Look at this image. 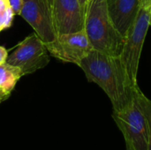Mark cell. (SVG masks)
I'll return each instance as SVG.
<instances>
[{"label":"cell","mask_w":151,"mask_h":150,"mask_svg":"<svg viewBox=\"0 0 151 150\" xmlns=\"http://www.w3.org/2000/svg\"><path fill=\"white\" fill-rule=\"evenodd\" d=\"M112 118L124 136L126 147L131 150H148L146 119L135 97L124 109L113 111Z\"/></svg>","instance_id":"4"},{"label":"cell","mask_w":151,"mask_h":150,"mask_svg":"<svg viewBox=\"0 0 151 150\" xmlns=\"http://www.w3.org/2000/svg\"><path fill=\"white\" fill-rule=\"evenodd\" d=\"M84 30L93 50L111 56H120L125 38L109 15L106 0H88Z\"/></svg>","instance_id":"2"},{"label":"cell","mask_w":151,"mask_h":150,"mask_svg":"<svg viewBox=\"0 0 151 150\" xmlns=\"http://www.w3.org/2000/svg\"><path fill=\"white\" fill-rule=\"evenodd\" d=\"M81 7L83 8V10L86 11V9H87V6H88V0H79Z\"/></svg>","instance_id":"17"},{"label":"cell","mask_w":151,"mask_h":150,"mask_svg":"<svg viewBox=\"0 0 151 150\" xmlns=\"http://www.w3.org/2000/svg\"><path fill=\"white\" fill-rule=\"evenodd\" d=\"M150 27H151V16H150Z\"/></svg>","instance_id":"20"},{"label":"cell","mask_w":151,"mask_h":150,"mask_svg":"<svg viewBox=\"0 0 151 150\" xmlns=\"http://www.w3.org/2000/svg\"><path fill=\"white\" fill-rule=\"evenodd\" d=\"M14 13L12 12L8 0H0V31L12 25Z\"/></svg>","instance_id":"12"},{"label":"cell","mask_w":151,"mask_h":150,"mask_svg":"<svg viewBox=\"0 0 151 150\" xmlns=\"http://www.w3.org/2000/svg\"><path fill=\"white\" fill-rule=\"evenodd\" d=\"M22 76L19 68L7 63L0 65V89L12 93Z\"/></svg>","instance_id":"10"},{"label":"cell","mask_w":151,"mask_h":150,"mask_svg":"<svg viewBox=\"0 0 151 150\" xmlns=\"http://www.w3.org/2000/svg\"><path fill=\"white\" fill-rule=\"evenodd\" d=\"M7 57H8V52H7V50H6L4 47L0 46V65L6 63V59H7Z\"/></svg>","instance_id":"14"},{"label":"cell","mask_w":151,"mask_h":150,"mask_svg":"<svg viewBox=\"0 0 151 150\" xmlns=\"http://www.w3.org/2000/svg\"><path fill=\"white\" fill-rule=\"evenodd\" d=\"M19 16L33 27L43 43L50 42L57 37L52 7L47 0H23Z\"/></svg>","instance_id":"7"},{"label":"cell","mask_w":151,"mask_h":150,"mask_svg":"<svg viewBox=\"0 0 151 150\" xmlns=\"http://www.w3.org/2000/svg\"><path fill=\"white\" fill-rule=\"evenodd\" d=\"M48 2H49V4L51 5V7H52V4H53V0H47Z\"/></svg>","instance_id":"18"},{"label":"cell","mask_w":151,"mask_h":150,"mask_svg":"<svg viewBox=\"0 0 151 150\" xmlns=\"http://www.w3.org/2000/svg\"><path fill=\"white\" fill-rule=\"evenodd\" d=\"M49 62V52L35 33L25 38L6 59L7 64L19 68L23 76L45 67Z\"/></svg>","instance_id":"5"},{"label":"cell","mask_w":151,"mask_h":150,"mask_svg":"<svg viewBox=\"0 0 151 150\" xmlns=\"http://www.w3.org/2000/svg\"><path fill=\"white\" fill-rule=\"evenodd\" d=\"M151 7H141L140 11L129 28L126 37L120 57L126 66L128 76L134 85L137 83L139 63L144 41L150 27Z\"/></svg>","instance_id":"3"},{"label":"cell","mask_w":151,"mask_h":150,"mask_svg":"<svg viewBox=\"0 0 151 150\" xmlns=\"http://www.w3.org/2000/svg\"><path fill=\"white\" fill-rule=\"evenodd\" d=\"M134 97L145 117L148 133V150H151V101L138 87L134 91Z\"/></svg>","instance_id":"11"},{"label":"cell","mask_w":151,"mask_h":150,"mask_svg":"<svg viewBox=\"0 0 151 150\" xmlns=\"http://www.w3.org/2000/svg\"><path fill=\"white\" fill-rule=\"evenodd\" d=\"M141 7H151V0H142Z\"/></svg>","instance_id":"16"},{"label":"cell","mask_w":151,"mask_h":150,"mask_svg":"<svg viewBox=\"0 0 151 150\" xmlns=\"http://www.w3.org/2000/svg\"><path fill=\"white\" fill-rule=\"evenodd\" d=\"M85 12L79 0H53L52 17L57 35L83 30Z\"/></svg>","instance_id":"8"},{"label":"cell","mask_w":151,"mask_h":150,"mask_svg":"<svg viewBox=\"0 0 151 150\" xmlns=\"http://www.w3.org/2000/svg\"><path fill=\"white\" fill-rule=\"evenodd\" d=\"M87 79L98 85L109 97L113 111L127 106L134 98L139 87L128 76L120 56H111L92 50L79 64Z\"/></svg>","instance_id":"1"},{"label":"cell","mask_w":151,"mask_h":150,"mask_svg":"<svg viewBox=\"0 0 151 150\" xmlns=\"http://www.w3.org/2000/svg\"><path fill=\"white\" fill-rule=\"evenodd\" d=\"M126 149H127V150H131L129 148H127V147H126Z\"/></svg>","instance_id":"19"},{"label":"cell","mask_w":151,"mask_h":150,"mask_svg":"<svg viewBox=\"0 0 151 150\" xmlns=\"http://www.w3.org/2000/svg\"><path fill=\"white\" fill-rule=\"evenodd\" d=\"M44 46L50 56L77 65L93 50L84 29L57 35L53 41L44 43Z\"/></svg>","instance_id":"6"},{"label":"cell","mask_w":151,"mask_h":150,"mask_svg":"<svg viewBox=\"0 0 151 150\" xmlns=\"http://www.w3.org/2000/svg\"><path fill=\"white\" fill-rule=\"evenodd\" d=\"M8 3L14 15H19L22 10L23 0H8Z\"/></svg>","instance_id":"13"},{"label":"cell","mask_w":151,"mask_h":150,"mask_svg":"<svg viewBox=\"0 0 151 150\" xmlns=\"http://www.w3.org/2000/svg\"><path fill=\"white\" fill-rule=\"evenodd\" d=\"M10 95H11V93L0 89V103H3V102H4L5 100H7Z\"/></svg>","instance_id":"15"},{"label":"cell","mask_w":151,"mask_h":150,"mask_svg":"<svg viewBox=\"0 0 151 150\" xmlns=\"http://www.w3.org/2000/svg\"><path fill=\"white\" fill-rule=\"evenodd\" d=\"M109 15L125 38L141 9L142 0H106Z\"/></svg>","instance_id":"9"}]
</instances>
